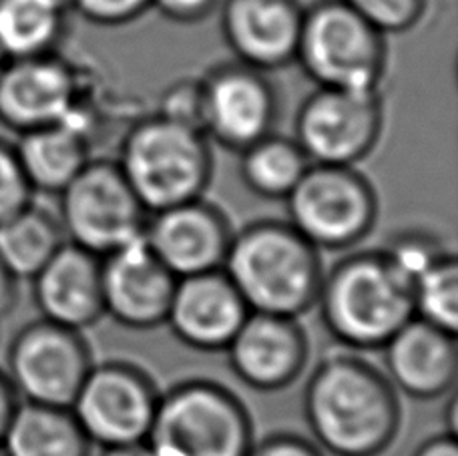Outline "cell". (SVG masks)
<instances>
[{"label":"cell","mask_w":458,"mask_h":456,"mask_svg":"<svg viewBox=\"0 0 458 456\" xmlns=\"http://www.w3.org/2000/svg\"><path fill=\"white\" fill-rule=\"evenodd\" d=\"M454 393V390H453ZM453 393H448V401H446V406H445V422H446V430L445 433L453 435V436H458V401L456 396Z\"/></svg>","instance_id":"obj_38"},{"label":"cell","mask_w":458,"mask_h":456,"mask_svg":"<svg viewBox=\"0 0 458 456\" xmlns=\"http://www.w3.org/2000/svg\"><path fill=\"white\" fill-rule=\"evenodd\" d=\"M233 232L224 211L199 198L147 215L143 240L182 280L222 270Z\"/></svg>","instance_id":"obj_14"},{"label":"cell","mask_w":458,"mask_h":456,"mask_svg":"<svg viewBox=\"0 0 458 456\" xmlns=\"http://www.w3.org/2000/svg\"><path fill=\"white\" fill-rule=\"evenodd\" d=\"M32 190L22 175L14 143L0 137V224L32 203Z\"/></svg>","instance_id":"obj_29"},{"label":"cell","mask_w":458,"mask_h":456,"mask_svg":"<svg viewBox=\"0 0 458 456\" xmlns=\"http://www.w3.org/2000/svg\"><path fill=\"white\" fill-rule=\"evenodd\" d=\"M201 131L227 151L242 153L274 131L277 93L266 72L224 63L199 79Z\"/></svg>","instance_id":"obj_12"},{"label":"cell","mask_w":458,"mask_h":456,"mask_svg":"<svg viewBox=\"0 0 458 456\" xmlns=\"http://www.w3.org/2000/svg\"><path fill=\"white\" fill-rule=\"evenodd\" d=\"M211 141L199 129L155 115L123 135L114 163L147 214L203 198L214 175Z\"/></svg>","instance_id":"obj_4"},{"label":"cell","mask_w":458,"mask_h":456,"mask_svg":"<svg viewBox=\"0 0 458 456\" xmlns=\"http://www.w3.org/2000/svg\"><path fill=\"white\" fill-rule=\"evenodd\" d=\"M159 390L149 374L125 360L93 364L71 402L91 444L121 446L145 443L149 436Z\"/></svg>","instance_id":"obj_11"},{"label":"cell","mask_w":458,"mask_h":456,"mask_svg":"<svg viewBox=\"0 0 458 456\" xmlns=\"http://www.w3.org/2000/svg\"><path fill=\"white\" fill-rule=\"evenodd\" d=\"M19 280L0 262V320L11 316L19 306Z\"/></svg>","instance_id":"obj_35"},{"label":"cell","mask_w":458,"mask_h":456,"mask_svg":"<svg viewBox=\"0 0 458 456\" xmlns=\"http://www.w3.org/2000/svg\"><path fill=\"white\" fill-rule=\"evenodd\" d=\"M412 456H458V436L448 433L430 436L419 444Z\"/></svg>","instance_id":"obj_36"},{"label":"cell","mask_w":458,"mask_h":456,"mask_svg":"<svg viewBox=\"0 0 458 456\" xmlns=\"http://www.w3.org/2000/svg\"><path fill=\"white\" fill-rule=\"evenodd\" d=\"M222 270L250 312L284 317L314 308L324 275L320 251L280 219L233 232Z\"/></svg>","instance_id":"obj_2"},{"label":"cell","mask_w":458,"mask_h":456,"mask_svg":"<svg viewBox=\"0 0 458 456\" xmlns=\"http://www.w3.org/2000/svg\"><path fill=\"white\" fill-rule=\"evenodd\" d=\"M19 404H21V398L16 396L14 388L11 382H8L4 370L0 368V443H3L6 428H8V425H11L14 412H16V409H19Z\"/></svg>","instance_id":"obj_34"},{"label":"cell","mask_w":458,"mask_h":456,"mask_svg":"<svg viewBox=\"0 0 458 456\" xmlns=\"http://www.w3.org/2000/svg\"><path fill=\"white\" fill-rule=\"evenodd\" d=\"M71 11L99 27H123L151 11V0H71Z\"/></svg>","instance_id":"obj_30"},{"label":"cell","mask_w":458,"mask_h":456,"mask_svg":"<svg viewBox=\"0 0 458 456\" xmlns=\"http://www.w3.org/2000/svg\"><path fill=\"white\" fill-rule=\"evenodd\" d=\"M240 155V177L245 190L267 201H285L312 165L293 137L274 131L251 143Z\"/></svg>","instance_id":"obj_25"},{"label":"cell","mask_w":458,"mask_h":456,"mask_svg":"<svg viewBox=\"0 0 458 456\" xmlns=\"http://www.w3.org/2000/svg\"><path fill=\"white\" fill-rule=\"evenodd\" d=\"M296 63L316 87L380 91L386 37L344 0H318L304 8Z\"/></svg>","instance_id":"obj_6"},{"label":"cell","mask_w":458,"mask_h":456,"mask_svg":"<svg viewBox=\"0 0 458 456\" xmlns=\"http://www.w3.org/2000/svg\"><path fill=\"white\" fill-rule=\"evenodd\" d=\"M314 444L332 456H382L396 441L400 402L386 374L354 354L322 358L304 388Z\"/></svg>","instance_id":"obj_1"},{"label":"cell","mask_w":458,"mask_h":456,"mask_svg":"<svg viewBox=\"0 0 458 456\" xmlns=\"http://www.w3.org/2000/svg\"><path fill=\"white\" fill-rule=\"evenodd\" d=\"M64 241L56 215L29 203L0 224V262L19 282H30Z\"/></svg>","instance_id":"obj_24"},{"label":"cell","mask_w":458,"mask_h":456,"mask_svg":"<svg viewBox=\"0 0 458 456\" xmlns=\"http://www.w3.org/2000/svg\"><path fill=\"white\" fill-rule=\"evenodd\" d=\"M285 222L318 251H342L372 232L378 195L356 167L312 163L285 198Z\"/></svg>","instance_id":"obj_7"},{"label":"cell","mask_w":458,"mask_h":456,"mask_svg":"<svg viewBox=\"0 0 458 456\" xmlns=\"http://www.w3.org/2000/svg\"><path fill=\"white\" fill-rule=\"evenodd\" d=\"M248 456H324L314 443L292 433H276L253 441Z\"/></svg>","instance_id":"obj_32"},{"label":"cell","mask_w":458,"mask_h":456,"mask_svg":"<svg viewBox=\"0 0 458 456\" xmlns=\"http://www.w3.org/2000/svg\"><path fill=\"white\" fill-rule=\"evenodd\" d=\"M382 129L380 91L316 87L296 113L293 139L314 165L356 167L378 145Z\"/></svg>","instance_id":"obj_9"},{"label":"cell","mask_w":458,"mask_h":456,"mask_svg":"<svg viewBox=\"0 0 458 456\" xmlns=\"http://www.w3.org/2000/svg\"><path fill=\"white\" fill-rule=\"evenodd\" d=\"M56 198V219L72 246L105 258L143 238L149 214L114 161L91 159Z\"/></svg>","instance_id":"obj_8"},{"label":"cell","mask_w":458,"mask_h":456,"mask_svg":"<svg viewBox=\"0 0 458 456\" xmlns=\"http://www.w3.org/2000/svg\"><path fill=\"white\" fill-rule=\"evenodd\" d=\"M382 350L384 374L396 393L416 401H435L454 390L458 376L456 334L414 316Z\"/></svg>","instance_id":"obj_19"},{"label":"cell","mask_w":458,"mask_h":456,"mask_svg":"<svg viewBox=\"0 0 458 456\" xmlns=\"http://www.w3.org/2000/svg\"><path fill=\"white\" fill-rule=\"evenodd\" d=\"M304 8L298 0H224L222 32L235 61L261 72L296 63Z\"/></svg>","instance_id":"obj_17"},{"label":"cell","mask_w":458,"mask_h":456,"mask_svg":"<svg viewBox=\"0 0 458 456\" xmlns=\"http://www.w3.org/2000/svg\"><path fill=\"white\" fill-rule=\"evenodd\" d=\"M93 364L83 332L38 317L14 332L3 370L21 402L69 409Z\"/></svg>","instance_id":"obj_10"},{"label":"cell","mask_w":458,"mask_h":456,"mask_svg":"<svg viewBox=\"0 0 458 456\" xmlns=\"http://www.w3.org/2000/svg\"><path fill=\"white\" fill-rule=\"evenodd\" d=\"M71 0H0V48L8 59L59 51Z\"/></svg>","instance_id":"obj_23"},{"label":"cell","mask_w":458,"mask_h":456,"mask_svg":"<svg viewBox=\"0 0 458 456\" xmlns=\"http://www.w3.org/2000/svg\"><path fill=\"white\" fill-rule=\"evenodd\" d=\"M219 0H151V8H155L161 16L171 22L179 24H195L206 21L216 11Z\"/></svg>","instance_id":"obj_33"},{"label":"cell","mask_w":458,"mask_h":456,"mask_svg":"<svg viewBox=\"0 0 458 456\" xmlns=\"http://www.w3.org/2000/svg\"><path fill=\"white\" fill-rule=\"evenodd\" d=\"M99 456H155L147 443L121 444V446H105Z\"/></svg>","instance_id":"obj_37"},{"label":"cell","mask_w":458,"mask_h":456,"mask_svg":"<svg viewBox=\"0 0 458 456\" xmlns=\"http://www.w3.org/2000/svg\"><path fill=\"white\" fill-rule=\"evenodd\" d=\"M30 286L43 320L85 332L105 316L101 258L69 241L40 267Z\"/></svg>","instance_id":"obj_20"},{"label":"cell","mask_w":458,"mask_h":456,"mask_svg":"<svg viewBox=\"0 0 458 456\" xmlns=\"http://www.w3.org/2000/svg\"><path fill=\"white\" fill-rule=\"evenodd\" d=\"M229 368L258 393H280L304 372L310 344L298 317L250 312L224 350Z\"/></svg>","instance_id":"obj_16"},{"label":"cell","mask_w":458,"mask_h":456,"mask_svg":"<svg viewBox=\"0 0 458 456\" xmlns=\"http://www.w3.org/2000/svg\"><path fill=\"white\" fill-rule=\"evenodd\" d=\"M175 283V275L143 238L101 258L105 316L129 330H153L165 324Z\"/></svg>","instance_id":"obj_15"},{"label":"cell","mask_w":458,"mask_h":456,"mask_svg":"<svg viewBox=\"0 0 458 456\" xmlns=\"http://www.w3.org/2000/svg\"><path fill=\"white\" fill-rule=\"evenodd\" d=\"M6 63H8V56L3 53V48H0V75H3Z\"/></svg>","instance_id":"obj_39"},{"label":"cell","mask_w":458,"mask_h":456,"mask_svg":"<svg viewBox=\"0 0 458 456\" xmlns=\"http://www.w3.org/2000/svg\"><path fill=\"white\" fill-rule=\"evenodd\" d=\"M380 249L394 270L408 282L411 291L414 280L440 256L451 251L443 238L424 230H406L392 235Z\"/></svg>","instance_id":"obj_27"},{"label":"cell","mask_w":458,"mask_h":456,"mask_svg":"<svg viewBox=\"0 0 458 456\" xmlns=\"http://www.w3.org/2000/svg\"><path fill=\"white\" fill-rule=\"evenodd\" d=\"M384 37L412 30L427 14L428 0H344Z\"/></svg>","instance_id":"obj_28"},{"label":"cell","mask_w":458,"mask_h":456,"mask_svg":"<svg viewBox=\"0 0 458 456\" xmlns=\"http://www.w3.org/2000/svg\"><path fill=\"white\" fill-rule=\"evenodd\" d=\"M145 443L155 456H248L253 444L251 417L219 382L182 380L159 394Z\"/></svg>","instance_id":"obj_5"},{"label":"cell","mask_w":458,"mask_h":456,"mask_svg":"<svg viewBox=\"0 0 458 456\" xmlns=\"http://www.w3.org/2000/svg\"><path fill=\"white\" fill-rule=\"evenodd\" d=\"M83 83L56 53L8 59L0 75V125L16 135L69 121L83 109Z\"/></svg>","instance_id":"obj_13"},{"label":"cell","mask_w":458,"mask_h":456,"mask_svg":"<svg viewBox=\"0 0 458 456\" xmlns=\"http://www.w3.org/2000/svg\"><path fill=\"white\" fill-rule=\"evenodd\" d=\"M342 346L382 350L414 317L412 291L382 249L354 251L324 272L316 304Z\"/></svg>","instance_id":"obj_3"},{"label":"cell","mask_w":458,"mask_h":456,"mask_svg":"<svg viewBox=\"0 0 458 456\" xmlns=\"http://www.w3.org/2000/svg\"><path fill=\"white\" fill-rule=\"evenodd\" d=\"M0 444L8 456H91L93 446L71 409L35 402L19 404Z\"/></svg>","instance_id":"obj_22"},{"label":"cell","mask_w":458,"mask_h":456,"mask_svg":"<svg viewBox=\"0 0 458 456\" xmlns=\"http://www.w3.org/2000/svg\"><path fill=\"white\" fill-rule=\"evenodd\" d=\"M0 456H8V454L4 452V449H3V444H0Z\"/></svg>","instance_id":"obj_40"},{"label":"cell","mask_w":458,"mask_h":456,"mask_svg":"<svg viewBox=\"0 0 458 456\" xmlns=\"http://www.w3.org/2000/svg\"><path fill=\"white\" fill-rule=\"evenodd\" d=\"M91 139L69 123L21 133L14 153L32 193L59 195L91 161Z\"/></svg>","instance_id":"obj_21"},{"label":"cell","mask_w":458,"mask_h":456,"mask_svg":"<svg viewBox=\"0 0 458 456\" xmlns=\"http://www.w3.org/2000/svg\"><path fill=\"white\" fill-rule=\"evenodd\" d=\"M159 115L201 131V87L198 80H179L167 87L159 103ZM203 133V131H201Z\"/></svg>","instance_id":"obj_31"},{"label":"cell","mask_w":458,"mask_h":456,"mask_svg":"<svg viewBox=\"0 0 458 456\" xmlns=\"http://www.w3.org/2000/svg\"><path fill=\"white\" fill-rule=\"evenodd\" d=\"M414 316L451 334L458 330V262L446 251L412 283Z\"/></svg>","instance_id":"obj_26"},{"label":"cell","mask_w":458,"mask_h":456,"mask_svg":"<svg viewBox=\"0 0 458 456\" xmlns=\"http://www.w3.org/2000/svg\"><path fill=\"white\" fill-rule=\"evenodd\" d=\"M250 309L224 270L177 280L165 324L183 346L224 352Z\"/></svg>","instance_id":"obj_18"}]
</instances>
